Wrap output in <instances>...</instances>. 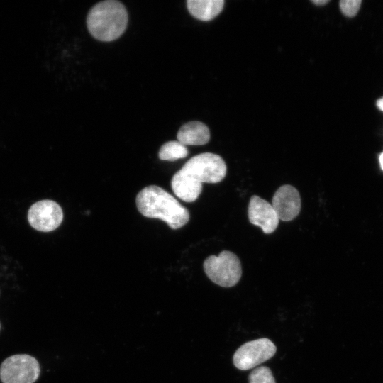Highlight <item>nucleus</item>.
<instances>
[{
  "label": "nucleus",
  "mask_w": 383,
  "mask_h": 383,
  "mask_svg": "<svg viewBox=\"0 0 383 383\" xmlns=\"http://www.w3.org/2000/svg\"><path fill=\"white\" fill-rule=\"evenodd\" d=\"M223 158L211 152L201 153L190 158L177 172L171 186L174 194L185 202H193L202 191V183H218L226 174Z\"/></svg>",
  "instance_id": "nucleus-1"
},
{
  "label": "nucleus",
  "mask_w": 383,
  "mask_h": 383,
  "mask_svg": "<svg viewBox=\"0 0 383 383\" xmlns=\"http://www.w3.org/2000/svg\"><path fill=\"white\" fill-rule=\"evenodd\" d=\"M135 203L144 216L159 218L172 229H178L187 224L189 213L170 193L155 185L145 187L136 196Z\"/></svg>",
  "instance_id": "nucleus-2"
},
{
  "label": "nucleus",
  "mask_w": 383,
  "mask_h": 383,
  "mask_svg": "<svg viewBox=\"0 0 383 383\" xmlns=\"http://www.w3.org/2000/svg\"><path fill=\"white\" fill-rule=\"evenodd\" d=\"M128 24V13L119 1L107 0L94 5L87 18L91 35L101 41H112L118 38Z\"/></svg>",
  "instance_id": "nucleus-3"
},
{
  "label": "nucleus",
  "mask_w": 383,
  "mask_h": 383,
  "mask_svg": "<svg viewBox=\"0 0 383 383\" xmlns=\"http://www.w3.org/2000/svg\"><path fill=\"white\" fill-rule=\"evenodd\" d=\"M204 270L215 284L223 287L235 286L242 275L241 263L235 254L223 250L218 256L211 255L204 262Z\"/></svg>",
  "instance_id": "nucleus-4"
},
{
  "label": "nucleus",
  "mask_w": 383,
  "mask_h": 383,
  "mask_svg": "<svg viewBox=\"0 0 383 383\" xmlns=\"http://www.w3.org/2000/svg\"><path fill=\"white\" fill-rule=\"evenodd\" d=\"M38 360L27 354L9 357L1 365L0 379L2 383H34L40 375Z\"/></svg>",
  "instance_id": "nucleus-5"
},
{
  "label": "nucleus",
  "mask_w": 383,
  "mask_h": 383,
  "mask_svg": "<svg viewBox=\"0 0 383 383\" xmlns=\"http://www.w3.org/2000/svg\"><path fill=\"white\" fill-rule=\"evenodd\" d=\"M277 351L275 345L268 338H262L247 342L234 353L235 367L240 370L255 367L272 357Z\"/></svg>",
  "instance_id": "nucleus-6"
},
{
  "label": "nucleus",
  "mask_w": 383,
  "mask_h": 383,
  "mask_svg": "<svg viewBox=\"0 0 383 383\" xmlns=\"http://www.w3.org/2000/svg\"><path fill=\"white\" fill-rule=\"evenodd\" d=\"M30 226L40 231L49 232L62 223L63 213L60 206L52 200H42L33 204L28 213Z\"/></svg>",
  "instance_id": "nucleus-7"
},
{
  "label": "nucleus",
  "mask_w": 383,
  "mask_h": 383,
  "mask_svg": "<svg viewBox=\"0 0 383 383\" xmlns=\"http://www.w3.org/2000/svg\"><path fill=\"white\" fill-rule=\"evenodd\" d=\"M272 206L279 219L289 221L296 218L301 210V197L298 190L292 185H282L275 192Z\"/></svg>",
  "instance_id": "nucleus-8"
},
{
  "label": "nucleus",
  "mask_w": 383,
  "mask_h": 383,
  "mask_svg": "<svg viewBox=\"0 0 383 383\" xmlns=\"http://www.w3.org/2000/svg\"><path fill=\"white\" fill-rule=\"evenodd\" d=\"M248 213L249 221L266 234L273 233L278 226L279 219L272 204L257 195L251 196Z\"/></svg>",
  "instance_id": "nucleus-9"
},
{
  "label": "nucleus",
  "mask_w": 383,
  "mask_h": 383,
  "mask_svg": "<svg viewBox=\"0 0 383 383\" xmlns=\"http://www.w3.org/2000/svg\"><path fill=\"white\" fill-rule=\"evenodd\" d=\"M179 142L187 145H202L210 140V131L206 124L199 121H191L184 124L177 135Z\"/></svg>",
  "instance_id": "nucleus-10"
},
{
  "label": "nucleus",
  "mask_w": 383,
  "mask_h": 383,
  "mask_svg": "<svg viewBox=\"0 0 383 383\" xmlns=\"http://www.w3.org/2000/svg\"><path fill=\"white\" fill-rule=\"evenodd\" d=\"M189 13L196 18L208 21L222 11L223 0H189L187 2Z\"/></svg>",
  "instance_id": "nucleus-11"
},
{
  "label": "nucleus",
  "mask_w": 383,
  "mask_h": 383,
  "mask_svg": "<svg viewBox=\"0 0 383 383\" xmlns=\"http://www.w3.org/2000/svg\"><path fill=\"white\" fill-rule=\"evenodd\" d=\"M187 146L178 140L169 141L163 144L158 153L160 160L174 161L188 155Z\"/></svg>",
  "instance_id": "nucleus-12"
},
{
  "label": "nucleus",
  "mask_w": 383,
  "mask_h": 383,
  "mask_svg": "<svg viewBox=\"0 0 383 383\" xmlns=\"http://www.w3.org/2000/svg\"><path fill=\"white\" fill-rule=\"evenodd\" d=\"M249 383H276L271 370L261 366L253 370L248 377Z\"/></svg>",
  "instance_id": "nucleus-13"
},
{
  "label": "nucleus",
  "mask_w": 383,
  "mask_h": 383,
  "mask_svg": "<svg viewBox=\"0 0 383 383\" xmlns=\"http://www.w3.org/2000/svg\"><path fill=\"white\" fill-rule=\"evenodd\" d=\"M361 0H342L339 2L342 13L348 17H353L358 12Z\"/></svg>",
  "instance_id": "nucleus-14"
},
{
  "label": "nucleus",
  "mask_w": 383,
  "mask_h": 383,
  "mask_svg": "<svg viewBox=\"0 0 383 383\" xmlns=\"http://www.w3.org/2000/svg\"><path fill=\"white\" fill-rule=\"evenodd\" d=\"M311 2H313L314 4L318 5V6H323L328 3L329 1L328 0H313L311 1Z\"/></svg>",
  "instance_id": "nucleus-15"
},
{
  "label": "nucleus",
  "mask_w": 383,
  "mask_h": 383,
  "mask_svg": "<svg viewBox=\"0 0 383 383\" xmlns=\"http://www.w3.org/2000/svg\"><path fill=\"white\" fill-rule=\"evenodd\" d=\"M377 106L379 110L383 111V97L380 98L377 101Z\"/></svg>",
  "instance_id": "nucleus-16"
},
{
  "label": "nucleus",
  "mask_w": 383,
  "mask_h": 383,
  "mask_svg": "<svg viewBox=\"0 0 383 383\" xmlns=\"http://www.w3.org/2000/svg\"><path fill=\"white\" fill-rule=\"evenodd\" d=\"M379 161L380 163L381 169L383 170V152L380 154L379 157Z\"/></svg>",
  "instance_id": "nucleus-17"
}]
</instances>
